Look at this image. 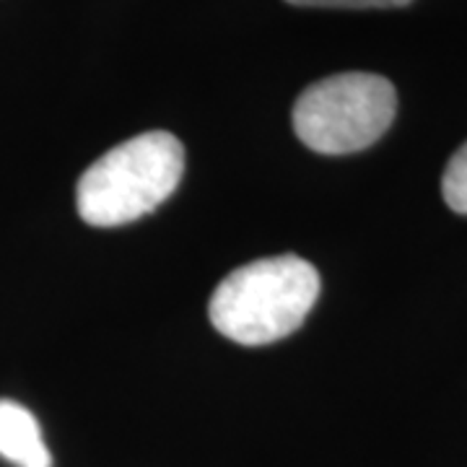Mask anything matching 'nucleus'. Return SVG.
Returning a JSON list of instances; mask_svg holds the SVG:
<instances>
[{"mask_svg":"<svg viewBox=\"0 0 467 467\" xmlns=\"http://www.w3.org/2000/svg\"><path fill=\"white\" fill-rule=\"evenodd\" d=\"M319 296L317 267L296 254L265 257L232 270L211 296L208 317L239 346H267L294 330Z\"/></svg>","mask_w":467,"mask_h":467,"instance_id":"nucleus-1","label":"nucleus"},{"mask_svg":"<svg viewBox=\"0 0 467 467\" xmlns=\"http://www.w3.org/2000/svg\"><path fill=\"white\" fill-rule=\"evenodd\" d=\"M184 149L167 130L135 135L109 149L78 180L76 205L88 226L112 229L159 208L177 190Z\"/></svg>","mask_w":467,"mask_h":467,"instance_id":"nucleus-2","label":"nucleus"},{"mask_svg":"<svg viewBox=\"0 0 467 467\" xmlns=\"http://www.w3.org/2000/svg\"><path fill=\"white\" fill-rule=\"evenodd\" d=\"M398 112L395 86L374 73H340L312 84L294 104V130L304 146L343 156L377 143Z\"/></svg>","mask_w":467,"mask_h":467,"instance_id":"nucleus-3","label":"nucleus"},{"mask_svg":"<svg viewBox=\"0 0 467 467\" xmlns=\"http://www.w3.org/2000/svg\"><path fill=\"white\" fill-rule=\"evenodd\" d=\"M0 457L18 467H52L36 418L14 400H0Z\"/></svg>","mask_w":467,"mask_h":467,"instance_id":"nucleus-4","label":"nucleus"},{"mask_svg":"<svg viewBox=\"0 0 467 467\" xmlns=\"http://www.w3.org/2000/svg\"><path fill=\"white\" fill-rule=\"evenodd\" d=\"M441 195L454 213L467 216V143L454 150L441 177Z\"/></svg>","mask_w":467,"mask_h":467,"instance_id":"nucleus-5","label":"nucleus"},{"mask_svg":"<svg viewBox=\"0 0 467 467\" xmlns=\"http://www.w3.org/2000/svg\"><path fill=\"white\" fill-rule=\"evenodd\" d=\"M304 8H400L410 0H285Z\"/></svg>","mask_w":467,"mask_h":467,"instance_id":"nucleus-6","label":"nucleus"}]
</instances>
